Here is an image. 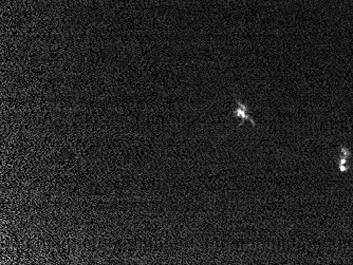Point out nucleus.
Masks as SVG:
<instances>
[{"mask_svg":"<svg viewBox=\"0 0 353 265\" xmlns=\"http://www.w3.org/2000/svg\"><path fill=\"white\" fill-rule=\"evenodd\" d=\"M234 98H235L236 104H237V107H236L235 110L233 112V116L236 118H239L240 124L238 125V128H241L245 122L249 120L251 123L252 126L254 128L256 127V123L254 120V118H252L249 114V108H248L247 105L245 103L241 102V100H238L237 96L234 94Z\"/></svg>","mask_w":353,"mask_h":265,"instance_id":"f257e3e1","label":"nucleus"}]
</instances>
